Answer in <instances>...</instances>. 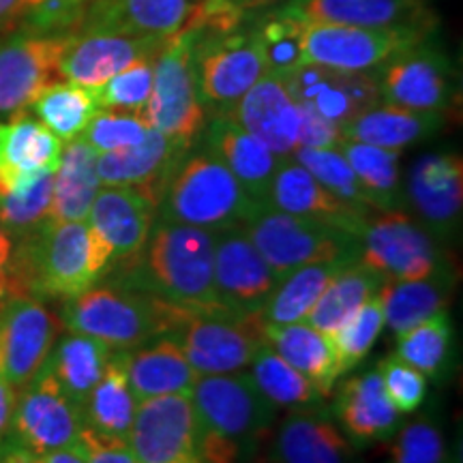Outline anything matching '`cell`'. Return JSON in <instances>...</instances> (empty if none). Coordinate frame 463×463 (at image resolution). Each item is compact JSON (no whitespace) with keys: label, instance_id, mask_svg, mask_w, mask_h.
<instances>
[{"label":"cell","instance_id":"cell-42","mask_svg":"<svg viewBox=\"0 0 463 463\" xmlns=\"http://www.w3.org/2000/svg\"><path fill=\"white\" fill-rule=\"evenodd\" d=\"M395 354L425 378L439 380L453 361V322L449 309L395 335Z\"/></svg>","mask_w":463,"mask_h":463},{"label":"cell","instance_id":"cell-37","mask_svg":"<svg viewBox=\"0 0 463 463\" xmlns=\"http://www.w3.org/2000/svg\"><path fill=\"white\" fill-rule=\"evenodd\" d=\"M137 399L127 380L123 352H114L101 380L86 399L82 410L84 425L103 436L125 439L129 438Z\"/></svg>","mask_w":463,"mask_h":463},{"label":"cell","instance_id":"cell-57","mask_svg":"<svg viewBox=\"0 0 463 463\" xmlns=\"http://www.w3.org/2000/svg\"><path fill=\"white\" fill-rule=\"evenodd\" d=\"M39 463H86L82 450H80L78 442L71 444V447L52 450V453H45L39 457Z\"/></svg>","mask_w":463,"mask_h":463},{"label":"cell","instance_id":"cell-50","mask_svg":"<svg viewBox=\"0 0 463 463\" xmlns=\"http://www.w3.org/2000/svg\"><path fill=\"white\" fill-rule=\"evenodd\" d=\"M391 447L389 463H447V439L430 416H420L399 427Z\"/></svg>","mask_w":463,"mask_h":463},{"label":"cell","instance_id":"cell-6","mask_svg":"<svg viewBox=\"0 0 463 463\" xmlns=\"http://www.w3.org/2000/svg\"><path fill=\"white\" fill-rule=\"evenodd\" d=\"M62 324L71 333L103 341L114 352H129L165 333L164 300L120 283H95L65 300Z\"/></svg>","mask_w":463,"mask_h":463},{"label":"cell","instance_id":"cell-1","mask_svg":"<svg viewBox=\"0 0 463 463\" xmlns=\"http://www.w3.org/2000/svg\"><path fill=\"white\" fill-rule=\"evenodd\" d=\"M109 256L86 222H45L14 241L5 297L73 298L95 286Z\"/></svg>","mask_w":463,"mask_h":463},{"label":"cell","instance_id":"cell-15","mask_svg":"<svg viewBox=\"0 0 463 463\" xmlns=\"http://www.w3.org/2000/svg\"><path fill=\"white\" fill-rule=\"evenodd\" d=\"M198 422L189 395H164L137 402L127 438L136 463H202Z\"/></svg>","mask_w":463,"mask_h":463},{"label":"cell","instance_id":"cell-5","mask_svg":"<svg viewBox=\"0 0 463 463\" xmlns=\"http://www.w3.org/2000/svg\"><path fill=\"white\" fill-rule=\"evenodd\" d=\"M164 335L181 345L198 375L241 372L264 345V320L260 314L236 316L223 309H191L170 300H164Z\"/></svg>","mask_w":463,"mask_h":463},{"label":"cell","instance_id":"cell-21","mask_svg":"<svg viewBox=\"0 0 463 463\" xmlns=\"http://www.w3.org/2000/svg\"><path fill=\"white\" fill-rule=\"evenodd\" d=\"M157 222V206L136 187H101L86 223L106 247L109 266L129 262L146 245Z\"/></svg>","mask_w":463,"mask_h":463},{"label":"cell","instance_id":"cell-55","mask_svg":"<svg viewBox=\"0 0 463 463\" xmlns=\"http://www.w3.org/2000/svg\"><path fill=\"white\" fill-rule=\"evenodd\" d=\"M11 253H14V236L9 234L3 222H0V298L5 297V288H7Z\"/></svg>","mask_w":463,"mask_h":463},{"label":"cell","instance_id":"cell-19","mask_svg":"<svg viewBox=\"0 0 463 463\" xmlns=\"http://www.w3.org/2000/svg\"><path fill=\"white\" fill-rule=\"evenodd\" d=\"M58 322L42 300L0 298V361L15 392L33 380L54 347Z\"/></svg>","mask_w":463,"mask_h":463},{"label":"cell","instance_id":"cell-39","mask_svg":"<svg viewBox=\"0 0 463 463\" xmlns=\"http://www.w3.org/2000/svg\"><path fill=\"white\" fill-rule=\"evenodd\" d=\"M382 281L384 279L378 273L356 260L354 264L339 270L324 288L305 322L324 335L335 333L341 324L354 316L358 307L378 294Z\"/></svg>","mask_w":463,"mask_h":463},{"label":"cell","instance_id":"cell-4","mask_svg":"<svg viewBox=\"0 0 463 463\" xmlns=\"http://www.w3.org/2000/svg\"><path fill=\"white\" fill-rule=\"evenodd\" d=\"M236 176L204 148H189L167 174L157 219L204 230L242 228L262 211Z\"/></svg>","mask_w":463,"mask_h":463},{"label":"cell","instance_id":"cell-20","mask_svg":"<svg viewBox=\"0 0 463 463\" xmlns=\"http://www.w3.org/2000/svg\"><path fill=\"white\" fill-rule=\"evenodd\" d=\"M281 82L298 106L316 109L339 127L380 103L373 71H339L320 65H300L283 75Z\"/></svg>","mask_w":463,"mask_h":463},{"label":"cell","instance_id":"cell-46","mask_svg":"<svg viewBox=\"0 0 463 463\" xmlns=\"http://www.w3.org/2000/svg\"><path fill=\"white\" fill-rule=\"evenodd\" d=\"M292 159L298 161L305 170L311 172L317 183L347 204L373 211L367 191L363 189L361 181L339 148H297L292 153Z\"/></svg>","mask_w":463,"mask_h":463},{"label":"cell","instance_id":"cell-23","mask_svg":"<svg viewBox=\"0 0 463 463\" xmlns=\"http://www.w3.org/2000/svg\"><path fill=\"white\" fill-rule=\"evenodd\" d=\"M266 206L288 213V215L339 225V228L356 232V234H361L363 225L373 215V211L347 204L337 198L292 157L281 159L277 167L269 195H266Z\"/></svg>","mask_w":463,"mask_h":463},{"label":"cell","instance_id":"cell-51","mask_svg":"<svg viewBox=\"0 0 463 463\" xmlns=\"http://www.w3.org/2000/svg\"><path fill=\"white\" fill-rule=\"evenodd\" d=\"M375 372L380 373L386 395L395 403L402 414H412L420 408L427 395V378L412 364L402 361L395 352L380 358L375 364Z\"/></svg>","mask_w":463,"mask_h":463},{"label":"cell","instance_id":"cell-27","mask_svg":"<svg viewBox=\"0 0 463 463\" xmlns=\"http://www.w3.org/2000/svg\"><path fill=\"white\" fill-rule=\"evenodd\" d=\"M273 457L277 463H356L354 444L324 403L294 408L283 419Z\"/></svg>","mask_w":463,"mask_h":463},{"label":"cell","instance_id":"cell-41","mask_svg":"<svg viewBox=\"0 0 463 463\" xmlns=\"http://www.w3.org/2000/svg\"><path fill=\"white\" fill-rule=\"evenodd\" d=\"M39 123L54 133L61 142L80 137L97 114V103L90 89L75 82H50L31 103Z\"/></svg>","mask_w":463,"mask_h":463},{"label":"cell","instance_id":"cell-13","mask_svg":"<svg viewBox=\"0 0 463 463\" xmlns=\"http://www.w3.org/2000/svg\"><path fill=\"white\" fill-rule=\"evenodd\" d=\"M69 34H42L24 28L0 33V116L28 108L56 75Z\"/></svg>","mask_w":463,"mask_h":463},{"label":"cell","instance_id":"cell-16","mask_svg":"<svg viewBox=\"0 0 463 463\" xmlns=\"http://www.w3.org/2000/svg\"><path fill=\"white\" fill-rule=\"evenodd\" d=\"M403 202L436 241H453L463 217V161L457 153H427L410 167Z\"/></svg>","mask_w":463,"mask_h":463},{"label":"cell","instance_id":"cell-28","mask_svg":"<svg viewBox=\"0 0 463 463\" xmlns=\"http://www.w3.org/2000/svg\"><path fill=\"white\" fill-rule=\"evenodd\" d=\"M187 150L150 127L146 137L136 146L97 155V176L101 187L140 189L157 206L167 174Z\"/></svg>","mask_w":463,"mask_h":463},{"label":"cell","instance_id":"cell-7","mask_svg":"<svg viewBox=\"0 0 463 463\" xmlns=\"http://www.w3.org/2000/svg\"><path fill=\"white\" fill-rule=\"evenodd\" d=\"M242 230L279 279L298 266L328 260L356 262L361 256V234L356 232L269 206L249 219Z\"/></svg>","mask_w":463,"mask_h":463},{"label":"cell","instance_id":"cell-53","mask_svg":"<svg viewBox=\"0 0 463 463\" xmlns=\"http://www.w3.org/2000/svg\"><path fill=\"white\" fill-rule=\"evenodd\" d=\"M298 148H339V144L344 142L341 127L324 118L316 109L298 106Z\"/></svg>","mask_w":463,"mask_h":463},{"label":"cell","instance_id":"cell-31","mask_svg":"<svg viewBox=\"0 0 463 463\" xmlns=\"http://www.w3.org/2000/svg\"><path fill=\"white\" fill-rule=\"evenodd\" d=\"M62 142L24 109L0 123V194L31 174L58 167Z\"/></svg>","mask_w":463,"mask_h":463},{"label":"cell","instance_id":"cell-18","mask_svg":"<svg viewBox=\"0 0 463 463\" xmlns=\"http://www.w3.org/2000/svg\"><path fill=\"white\" fill-rule=\"evenodd\" d=\"M164 43L165 39L159 37H142L103 26H80L69 34L61 58V75L84 89H97L136 61L157 56Z\"/></svg>","mask_w":463,"mask_h":463},{"label":"cell","instance_id":"cell-17","mask_svg":"<svg viewBox=\"0 0 463 463\" xmlns=\"http://www.w3.org/2000/svg\"><path fill=\"white\" fill-rule=\"evenodd\" d=\"M213 275L219 305L236 316L260 314L279 283L242 228L217 232Z\"/></svg>","mask_w":463,"mask_h":463},{"label":"cell","instance_id":"cell-14","mask_svg":"<svg viewBox=\"0 0 463 463\" xmlns=\"http://www.w3.org/2000/svg\"><path fill=\"white\" fill-rule=\"evenodd\" d=\"M380 101L391 106L442 112L455 92L453 65L442 52L422 42L399 52L375 69Z\"/></svg>","mask_w":463,"mask_h":463},{"label":"cell","instance_id":"cell-29","mask_svg":"<svg viewBox=\"0 0 463 463\" xmlns=\"http://www.w3.org/2000/svg\"><path fill=\"white\" fill-rule=\"evenodd\" d=\"M195 7L198 0H90L80 26L170 39L191 26Z\"/></svg>","mask_w":463,"mask_h":463},{"label":"cell","instance_id":"cell-54","mask_svg":"<svg viewBox=\"0 0 463 463\" xmlns=\"http://www.w3.org/2000/svg\"><path fill=\"white\" fill-rule=\"evenodd\" d=\"M14 405H15V389L11 386L7 375H5L3 361H0V449H3L5 442H7Z\"/></svg>","mask_w":463,"mask_h":463},{"label":"cell","instance_id":"cell-26","mask_svg":"<svg viewBox=\"0 0 463 463\" xmlns=\"http://www.w3.org/2000/svg\"><path fill=\"white\" fill-rule=\"evenodd\" d=\"M305 20L433 34L438 17L422 0H289Z\"/></svg>","mask_w":463,"mask_h":463},{"label":"cell","instance_id":"cell-24","mask_svg":"<svg viewBox=\"0 0 463 463\" xmlns=\"http://www.w3.org/2000/svg\"><path fill=\"white\" fill-rule=\"evenodd\" d=\"M331 414L354 447L386 442L403 425V414L386 395L375 369L341 382Z\"/></svg>","mask_w":463,"mask_h":463},{"label":"cell","instance_id":"cell-34","mask_svg":"<svg viewBox=\"0 0 463 463\" xmlns=\"http://www.w3.org/2000/svg\"><path fill=\"white\" fill-rule=\"evenodd\" d=\"M455 277L444 270L425 279H384L378 298L384 311V324L399 335L427 317L447 311Z\"/></svg>","mask_w":463,"mask_h":463},{"label":"cell","instance_id":"cell-58","mask_svg":"<svg viewBox=\"0 0 463 463\" xmlns=\"http://www.w3.org/2000/svg\"><path fill=\"white\" fill-rule=\"evenodd\" d=\"M228 3H230V5H234L236 9L245 11V14H251V11H258V9L270 7V5L281 3V0H228Z\"/></svg>","mask_w":463,"mask_h":463},{"label":"cell","instance_id":"cell-35","mask_svg":"<svg viewBox=\"0 0 463 463\" xmlns=\"http://www.w3.org/2000/svg\"><path fill=\"white\" fill-rule=\"evenodd\" d=\"M101 183L97 176V153L82 137L62 146L61 161L54 170L52 187V222H86L90 204L99 194Z\"/></svg>","mask_w":463,"mask_h":463},{"label":"cell","instance_id":"cell-52","mask_svg":"<svg viewBox=\"0 0 463 463\" xmlns=\"http://www.w3.org/2000/svg\"><path fill=\"white\" fill-rule=\"evenodd\" d=\"M78 447L82 450L86 463H136L125 439L103 436L86 425L80 431Z\"/></svg>","mask_w":463,"mask_h":463},{"label":"cell","instance_id":"cell-10","mask_svg":"<svg viewBox=\"0 0 463 463\" xmlns=\"http://www.w3.org/2000/svg\"><path fill=\"white\" fill-rule=\"evenodd\" d=\"M358 262L382 279H425L449 270L438 241L403 211H384L367 219Z\"/></svg>","mask_w":463,"mask_h":463},{"label":"cell","instance_id":"cell-44","mask_svg":"<svg viewBox=\"0 0 463 463\" xmlns=\"http://www.w3.org/2000/svg\"><path fill=\"white\" fill-rule=\"evenodd\" d=\"M251 380L258 391L275 408H305V405L324 403L322 392L292 364L283 361L273 347L262 345L251 361Z\"/></svg>","mask_w":463,"mask_h":463},{"label":"cell","instance_id":"cell-59","mask_svg":"<svg viewBox=\"0 0 463 463\" xmlns=\"http://www.w3.org/2000/svg\"><path fill=\"white\" fill-rule=\"evenodd\" d=\"M42 3V0H26V7H31V5H37ZM71 3H80V5H89L90 0H71Z\"/></svg>","mask_w":463,"mask_h":463},{"label":"cell","instance_id":"cell-40","mask_svg":"<svg viewBox=\"0 0 463 463\" xmlns=\"http://www.w3.org/2000/svg\"><path fill=\"white\" fill-rule=\"evenodd\" d=\"M339 150L354 170L363 189L367 191L373 211H399L403 206L402 176H399L402 150L380 148L354 140H344L339 144Z\"/></svg>","mask_w":463,"mask_h":463},{"label":"cell","instance_id":"cell-43","mask_svg":"<svg viewBox=\"0 0 463 463\" xmlns=\"http://www.w3.org/2000/svg\"><path fill=\"white\" fill-rule=\"evenodd\" d=\"M269 73L283 78L305 65L303 15L292 5H281L251 20Z\"/></svg>","mask_w":463,"mask_h":463},{"label":"cell","instance_id":"cell-2","mask_svg":"<svg viewBox=\"0 0 463 463\" xmlns=\"http://www.w3.org/2000/svg\"><path fill=\"white\" fill-rule=\"evenodd\" d=\"M217 232L157 219L142 251L123 262L125 279L116 283L191 309H223L213 275Z\"/></svg>","mask_w":463,"mask_h":463},{"label":"cell","instance_id":"cell-8","mask_svg":"<svg viewBox=\"0 0 463 463\" xmlns=\"http://www.w3.org/2000/svg\"><path fill=\"white\" fill-rule=\"evenodd\" d=\"M198 28H184L183 33L165 39L164 48L155 56L153 90L144 120L178 142L184 148H194L206 125V109L202 106L198 82H195L194 50Z\"/></svg>","mask_w":463,"mask_h":463},{"label":"cell","instance_id":"cell-3","mask_svg":"<svg viewBox=\"0 0 463 463\" xmlns=\"http://www.w3.org/2000/svg\"><path fill=\"white\" fill-rule=\"evenodd\" d=\"M198 422V457L202 463H239L242 453L269 430L275 405L249 373L200 375L191 389Z\"/></svg>","mask_w":463,"mask_h":463},{"label":"cell","instance_id":"cell-56","mask_svg":"<svg viewBox=\"0 0 463 463\" xmlns=\"http://www.w3.org/2000/svg\"><path fill=\"white\" fill-rule=\"evenodd\" d=\"M26 0H0V33H7L20 22Z\"/></svg>","mask_w":463,"mask_h":463},{"label":"cell","instance_id":"cell-48","mask_svg":"<svg viewBox=\"0 0 463 463\" xmlns=\"http://www.w3.org/2000/svg\"><path fill=\"white\" fill-rule=\"evenodd\" d=\"M155 73V56L142 58L133 65L125 67L108 82L97 89H90L95 103L99 109H114V112H133L142 114L150 99Z\"/></svg>","mask_w":463,"mask_h":463},{"label":"cell","instance_id":"cell-45","mask_svg":"<svg viewBox=\"0 0 463 463\" xmlns=\"http://www.w3.org/2000/svg\"><path fill=\"white\" fill-rule=\"evenodd\" d=\"M54 172L43 170L22 178L14 187L0 194V222L11 236L31 234L50 222Z\"/></svg>","mask_w":463,"mask_h":463},{"label":"cell","instance_id":"cell-12","mask_svg":"<svg viewBox=\"0 0 463 463\" xmlns=\"http://www.w3.org/2000/svg\"><path fill=\"white\" fill-rule=\"evenodd\" d=\"M430 39L431 34L412 31L326 24L303 17L305 65H320L339 71H375L399 52Z\"/></svg>","mask_w":463,"mask_h":463},{"label":"cell","instance_id":"cell-47","mask_svg":"<svg viewBox=\"0 0 463 463\" xmlns=\"http://www.w3.org/2000/svg\"><path fill=\"white\" fill-rule=\"evenodd\" d=\"M382 328H384V311L378 294L363 303L345 324L337 331L328 335L333 341L335 354H337L341 375L350 373L352 369L363 363V358L372 352L378 341Z\"/></svg>","mask_w":463,"mask_h":463},{"label":"cell","instance_id":"cell-38","mask_svg":"<svg viewBox=\"0 0 463 463\" xmlns=\"http://www.w3.org/2000/svg\"><path fill=\"white\" fill-rule=\"evenodd\" d=\"M354 262L350 260H328V262H311L298 266L292 273L281 277L275 292L266 300L264 309L260 311L264 322L269 324H292L305 322L307 314L316 300L320 298L324 288L339 270Z\"/></svg>","mask_w":463,"mask_h":463},{"label":"cell","instance_id":"cell-30","mask_svg":"<svg viewBox=\"0 0 463 463\" xmlns=\"http://www.w3.org/2000/svg\"><path fill=\"white\" fill-rule=\"evenodd\" d=\"M125 372L137 402L164 395H191L198 372L167 335L148 341V345L123 352Z\"/></svg>","mask_w":463,"mask_h":463},{"label":"cell","instance_id":"cell-22","mask_svg":"<svg viewBox=\"0 0 463 463\" xmlns=\"http://www.w3.org/2000/svg\"><path fill=\"white\" fill-rule=\"evenodd\" d=\"M200 146L222 161L253 200L266 206L270 183L281 159L253 133L223 112L208 114Z\"/></svg>","mask_w":463,"mask_h":463},{"label":"cell","instance_id":"cell-33","mask_svg":"<svg viewBox=\"0 0 463 463\" xmlns=\"http://www.w3.org/2000/svg\"><path fill=\"white\" fill-rule=\"evenodd\" d=\"M442 125V112H419L380 101L341 127V133L344 140L402 150L436 136Z\"/></svg>","mask_w":463,"mask_h":463},{"label":"cell","instance_id":"cell-49","mask_svg":"<svg viewBox=\"0 0 463 463\" xmlns=\"http://www.w3.org/2000/svg\"><path fill=\"white\" fill-rule=\"evenodd\" d=\"M150 125L142 114L133 112H114V109H97L89 127L80 137L95 150L97 155L112 153V150L129 148L140 144Z\"/></svg>","mask_w":463,"mask_h":463},{"label":"cell","instance_id":"cell-36","mask_svg":"<svg viewBox=\"0 0 463 463\" xmlns=\"http://www.w3.org/2000/svg\"><path fill=\"white\" fill-rule=\"evenodd\" d=\"M112 354L114 350L103 341L71 333L52 347L45 364L61 384V389L67 392V397L80 410H84L86 399L97 386V382L101 380Z\"/></svg>","mask_w":463,"mask_h":463},{"label":"cell","instance_id":"cell-32","mask_svg":"<svg viewBox=\"0 0 463 463\" xmlns=\"http://www.w3.org/2000/svg\"><path fill=\"white\" fill-rule=\"evenodd\" d=\"M264 344L292 364L297 372L309 378L324 399L333 395L335 384L341 378L337 354L328 335L309 326L307 322L269 324L262 326Z\"/></svg>","mask_w":463,"mask_h":463},{"label":"cell","instance_id":"cell-25","mask_svg":"<svg viewBox=\"0 0 463 463\" xmlns=\"http://www.w3.org/2000/svg\"><path fill=\"white\" fill-rule=\"evenodd\" d=\"M223 114L232 116L242 129L262 140L277 157H292L298 148V106L289 97L281 78L273 73L260 78Z\"/></svg>","mask_w":463,"mask_h":463},{"label":"cell","instance_id":"cell-9","mask_svg":"<svg viewBox=\"0 0 463 463\" xmlns=\"http://www.w3.org/2000/svg\"><path fill=\"white\" fill-rule=\"evenodd\" d=\"M195 82L206 114L228 112L269 73L251 22L232 31H198L194 50Z\"/></svg>","mask_w":463,"mask_h":463},{"label":"cell","instance_id":"cell-11","mask_svg":"<svg viewBox=\"0 0 463 463\" xmlns=\"http://www.w3.org/2000/svg\"><path fill=\"white\" fill-rule=\"evenodd\" d=\"M82 427V410L67 397L43 363L33 380L15 392L7 442L42 457L78 442Z\"/></svg>","mask_w":463,"mask_h":463}]
</instances>
